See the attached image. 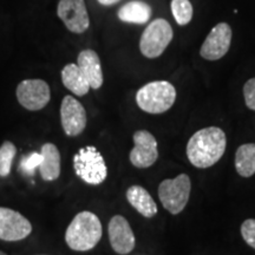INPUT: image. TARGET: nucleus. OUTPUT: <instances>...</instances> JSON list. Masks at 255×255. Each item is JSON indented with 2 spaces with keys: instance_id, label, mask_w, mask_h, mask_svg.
<instances>
[{
  "instance_id": "f257e3e1",
  "label": "nucleus",
  "mask_w": 255,
  "mask_h": 255,
  "mask_svg": "<svg viewBox=\"0 0 255 255\" xmlns=\"http://www.w3.org/2000/svg\"><path fill=\"white\" fill-rule=\"evenodd\" d=\"M227 138L222 129L208 127L190 137L187 144L188 159L194 167L206 169L218 163L226 151Z\"/></svg>"
},
{
  "instance_id": "f03ea898",
  "label": "nucleus",
  "mask_w": 255,
  "mask_h": 255,
  "mask_svg": "<svg viewBox=\"0 0 255 255\" xmlns=\"http://www.w3.org/2000/svg\"><path fill=\"white\" fill-rule=\"evenodd\" d=\"M103 229L97 215L91 212H81L73 218L65 233V241L71 250L88 252L97 246Z\"/></svg>"
},
{
  "instance_id": "7ed1b4c3",
  "label": "nucleus",
  "mask_w": 255,
  "mask_h": 255,
  "mask_svg": "<svg viewBox=\"0 0 255 255\" xmlns=\"http://www.w3.org/2000/svg\"><path fill=\"white\" fill-rule=\"evenodd\" d=\"M176 101V89L167 81H156L145 84L137 91L136 103L148 114H163Z\"/></svg>"
},
{
  "instance_id": "20e7f679",
  "label": "nucleus",
  "mask_w": 255,
  "mask_h": 255,
  "mask_svg": "<svg viewBox=\"0 0 255 255\" xmlns=\"http://www.w3.org/2000/svg\"><path fill=\"white\" fill-rule=\"evenodd\" d=\"M73 168L76 175L91 186L103 183L108 176V168L103 156L92 145L79 149L73 157Z\"/></svg>"
},
{
  "instance_id": "39448f33",
  "label": "nucleus",
  "mask_w": 255,
  "mask_h": 255,
  "mask_svg": "<svg viewBox=\"0 0 255 255\" xmlns=\"http://www.w3.org/2000/svg\"><path fill=\"white\" fill-rule=\"evenodd\" d=\"M191 190L190 178L181 174L175 178L162 181L158 187V197L170 214L177 215L186 208Z\"/></svg>"
},
{
  "instance_id": "423d86ee",
  "label": "nucleus",
  "mask_w": 255,
  "mask_h": 255,
  "mask_svg": "<svg viewBox=\"0 0 255 255\" xmlns=\"http://www.w3.org/2000/svg\"><path fill=\"white\" fill-rule=\"evenodd\" d=\"M173 27L165 19H155L148 25L139 40V50L146 58H157L173 40Z\"/></svg>"
},
{
  "instance_id": "0eeeda50",
  "label": "nucleus",
  "mask_w": 255,
  "mask_h": 255,
  "mask_svg": "<svg viewBox=\"0 0 255 255\" xmlns=\"http://www.w3.org/2000/svg\"><path fill=\"white\" fill-rule=\"evenodd\" d=\"M17 98L25 109L30 111L41 110L51 100L50 87L41 79H26L18 84Z\"/></svg>"
},
{
  "instance_id": "6e6552de",
  "label": "nucleus",
  "mask_w": 255,
  "mask_h": 255,
  "mask_svg": "<svg viewBox=\"0 0 255 255\" xmlns=\"http://www.w3.org/2000/svg\"><path fill=\"white\" fill-rule=\"evenodd\" d=\"M57 14L72 33H84L90 26V19L84 0H59Z\"/></svg>"
},
{
  "instance_id": "1a4fd4ad",
  "label": "nucleus",
  "mask_w": 255,
  "mask_h": 255,
  "mask_svg": "<svg viewBox=\"0 0 255 255\" xmlns=\"http://www.w3.org/2000/svg\"><path fill=\"white\" fill-rule=\"evenodd\" d=\"M133 148L130 151V162L133 167L145 169L151 167L157 161V141L146 130H138L133 133Z\"/></svg>"
},
{
  "instance_id": "9d476101",
  "label": "nucleus",
  "mask_w": 255,
  "mask_h": 255,
  "mask_svg": "<svg viewBox=\"0 0 255 255\" xmlns=\"http://www.w3.org/2000/svg\"><path fill=\"white\" fill-rule=\"evenodd\" d=\"M32 232L28 220L13 209L0 207V240L20 241Z\"/></svg>"
},
{
  "instance_id": "9b49d317",
  "label": "nucleus",
  "mask_w": 255,
  "mask_h": 255,
  "mask_svg": "<svg viewBox=\"0 0 255 255\" xmlns=\"http://www.w3.org/2000/svg\"><path fill=\"white\" fill-rule=\"evenodd\" d=\"M232 43V28L228 24L220 23L213 27L201 46L200 55L203 59L218 60L226 56Z\"/></svg>"
},
{
  "instance_id": "f8f14e48",
  "label": "nucleus",
  "mask_w": 255,
  "mask_h": 255,
  "mask_svg": "<svg viewBox=\"0 0 255 255\" xmlns=\"http://www.w3.org/2000/svg\"><path fill=\"white\" fill-rule=\"evenodd\" d=\"M60 121L64 132L70 137L81 135L87 127L84 107L72 96H65L60 107Z\"/></svg>"
},
{
  "instance_id": "ddd939ff",
  "label": "nucleus",
  "mask_w": 255,
  "mask_h": 255,
  "mask_svg": "<svg viewBox=\"0 0 255 255\" xmlns=\"http://www.w3.org/2000/svg\"><path fill=\"white\" fill-rule=\"evenodd\" d=\"M109 240L113 250L117 254L127 255L131 253L136 245L135 234L126 218L115 215L109 222Z\"/></svg>"
},
{
  "instance_id": "4468645a",
  "label": "nucleus",
  "mask_w": 255,
  "mask_h": 255,
  "mask_svg": "<svg viewBox=\"0 0 255 255\" xmlns=\"http://www.w3.org/2000/svg\"><path fill=\"white\" fill-rule=\"evenodd\" d=\"M77 65L87 78L91 89L98 90L103 85L101 59L94 50H83L78 55Z\"/></svg>"
},
{
  "instance_id": "2eb2a0df",
  "label": "nucleus",
  "mask_w": 255,
  "mask_h": 255,
  "mask_svg": "<svg viewBox=\"0 0 255 255\" xmlns=\"http://www.w3.org/2000/svg\"><path fill=\"white\" fill-rule=\"evenodd\" d=\"M41 162L39 173L44 181H55L60 175V154L58 148L52 143H45L41 146Z\"/></svg>"
},
{
  "instance_id": "dca6fc26",
  "label": "nucleus",
  "mask_w": 255,
  "mask_h": 255,
  "mask_svg": "<svg viewBox=\"0 0 255 255\" xmlns=\"http://www.w3.org/2000/svg\"><path fill=\"white\" fill-rule=\"evenodd\" d=\"M128 202L144 218L150 219L157 214V205L148 190L141 186H132L127 191Z\"/></svg>"
},
{
  "instance_id": "f3484780",
  "label": "nucleus",
  "mask_w": 255,
  "mask_h": 255,
  "mask_svg": "<svg viewBox=\"0 0 255 255\" xmlns=\"http://www.w3.org/2000/svg\"><path fill=\"white\" fill-rule=\"evenodd\" d=\"M62 81L64 87L76 96H84L90 90L89 82L83 75L77 64H68L62 70Z\"/></svg>"
},
{
  "instance_id": "a211bd4d",
  "label": "nucleus",
  "mask_w": 255,
  "mask_h": 255,
  "mask_svg": "<svg viewBox=\"0 0 255 255\" xmlns=\"http://www.w3.org/2000/svg\"><path fill=\"white\" fill-rule=\"evenodd\" d=\"M120 20L124 23L145 24L151 18V7L144 1L132 0L119 9Z\"/></svg>"
},
{
  "instance_id": "6ab92c4d",
  "label": "nucleus",
  "mask_w": 255,
  "mask_h": 255,
  "mask_svg": "<svg viewBox=\"0 0 255 255\" xmlns=\"http://www.w3.org/2000/svg\"><path fill=\"white\" fill-rule=\"evenodd\" d=\"M235 169L242 177H251L255 174L254 143H246L239 146L235 154Z\"/></svg>"
},
{
  "instance_id": "aec40b11",
  "label": "nucleus",
  "mask_w": 255,
  "mask_h": 255,
  "mask_svg": "<svg viewBox=\"0 0 255 255\" xmlns=\"http://www.w3.org/2000/svg\"><path fill=\"white\" fill-rule=\"evenodd\" d=\"M170 6L175 20L178 25L184 26L190 23L194 11L189 0H171Z\"/></svg>"
},
{
  "instance_id": "412c9836",
  "label": "nucleus",
  "mask_w": 255,
  "mask_h": 255,
  "mask_svg": "<svg viewBox=\"0 0 255 255\" xmlns=\"http://www.w3.org/2000/svg\"><path fill=\"white\" fill-rule=\"evenodd\" d=\"M17 154V148L12 142L6 141L0 146V176L6 177L11 173V167Z\"/></svg>"
},
{
  "instance_id": "4be33fe9",
  "label": "nucleus",
  "mask_w": 255,
  "mask_h": 255,
  "mask_svg": "<svg viewBox=\"0 0 255 255\" xmlns=\"http://www.w3.org/2000/svg\"><path fill=\"white\" fill-rule=\"evenodd\" d=\"M241 235L248 246L255 250V219H248L242 223Z\"/></svg>"
},
{
  "instance_id": "5701e85b",
  "label": "nucleus",
  "mask_w": 255,
  "mask_h": 255,
  "mask_svg": "<svg viewBox=\"0 0 255 255\" xmlns=\"http://www.w3.org/2000/svg\"><path fill=\"white\" fill-rule=\"evenodd\" d=\"M41 162V154L40 152H32L28 156H25L21 161L20 168L24 173L33 174L34 169L39 167Z\"/></svg>"
},
{
  "instance_id": "b1692460",
  "label": "nucleus",
  "mask_w": 255,
  "mask_h": 255,
  "mask_svg": "<svg viewBox=\"0 0 255 255\" xmlns=\"http://www.w3.org/2000/svg\"><path fill=\"white\" fill-rule=\"evenodd\" d=\"M244 97L248 109L255 111V77L248 79L245 84Z\"/></svg>"
},
{
  "instance_id": "393cba45",
  "label": "nucleus",
  "mask_w": 255,
  "mask_h": 255,
  "mask_svg": "<svg viewBox=\"0 0 255 255\" xmlns=\"http://www.w3.org/2000/svg\"><path fill=\"white\" fill-rule=\"evenodd\" d=\"M97 1L103 6H111V5L117 4V2H120L121 0H97Z\"/></svg>"
},
{
  "instance_id": "a878e982",
  "label": "nucleus",
  "mask_w": 255,
  "mask_h": 255,
  "mask_svg": "<svg viewBox=\"0 0 255 255\" xmlns=\"http://www.w3.org/2000/svg\"><path fill=\"white\" fill-rule=\"evenodd\" d=\"M0 255H6V254L4 253V252H1V251H0Z\"/></svg>"
}]
</instances>
